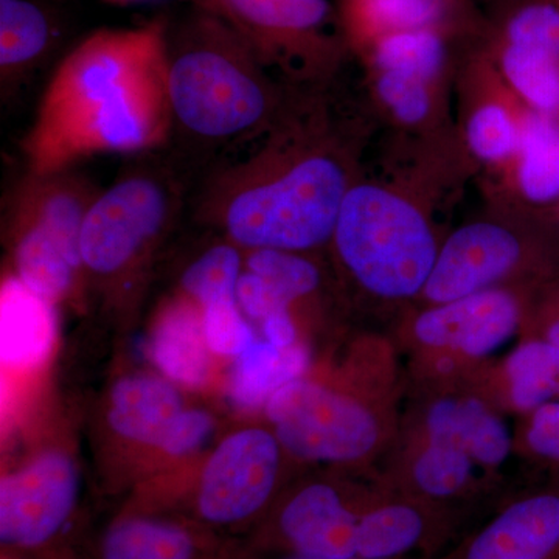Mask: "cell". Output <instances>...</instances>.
<instances>
[{
    "label": "cell",
    "instance_id": "obj_4",
    "mask_svg": "<svg viewBox=\"0 0 559 559\" xmlns=\"http://www.w3.org/2000/svg\"><path fill=\"white\" fill-rule=\"evenodd\" d=\"M331 240L359 285L384 299L423 293L440 250L421 210L374 183L352 186Z\"/></svg>",
    "mask_w": 559,
    "mask_h": 559
},
{
    "label": "cell",
    "instance_id": "obj_22",
    "mask_svg": "<svg viewBox=\"0 0 559 559\" xmlns=\"http://www.w3.org/2000/svg\"><path fill=\"white\" fill-rule=\"evenodd\" d=\"M308 362L310 356L304 345L282 349L271 342L255 341L235 362L230 399L242 409H255L283 385L300 380Z\"/></svg>",
    "mask_w": 559,
    "mask_h": 559
},
{
    "label": "cell",
    "instance_id": "obj_19",
    "mask_svg": "<svg viewBox=\"0 0 559 559\" xmlns=\"http://www.w3.org/2000/svg\"><path fill=\"white\" fill-rule=\"evenodd\" d=\"M429 441L463 448L485 466H499L511 451L506 423L476 399H444L430 407L426 419Z\"/></svg>",
    "mask_w": 559,
    "mask_h": 559
},
{
    "label": "cell",
    "instance_id": "obj_9",
    "mask_svg": "<svg viewBox=\"0 0 559 559\" xmlns=\"http://www.w3.org/2000/svg\"><path fill=\"white\" fill-rule=\"evenodd\" d=\"M278 463V441L266 430H241L224 440L202 476V520L226 525L255 516L271 498Z\"/></svg>",
    "mask_w": 559,
    "mask_h": 559
},
{
    "label": "cell",
    "instance_id": "obj_33",
    "mask_svg": "<svg viewBox=\"0 0 559 559\" xmlns=\"http://www.w3.org/2000/svg\"><path fill=\"white\" fill-rule=\"evenodd\" d=\"M377 92L381 102L403 123L418 124L428 119L432 108L428 81L406 73L380 70L377 72Z\"/></svg>",
    "mask_w": 559,
    "mask_h": 559
},
{
    "label": "cell",
    "instance_id": "obj_41",
    "mask_svg": "<svg viewBox=\"0 0 559 559\" xmlns=\"http://www.w3.org/2000/svg\"><path fill=\"white\" fill-rule=\"evenodd\" d=\"M286 559H310V558H296V557H289V558H286Z\"/></svg>",
    "mask_w": 559,
    "mask_h": 559
},
{
    "label": "cell",
    "instance_id": "obj_12",
    "mask_svg": "<svg viewBox=\"0 0 559 559\" xmlns=\"http://www.w3.org/2000/svg\"><path fill=\"white\" fill-rule=\"evenodd\" d=\"M521 308L506 289L489 288L421 312L414 334L426 347L481 358L502 347L520 326Z\"/></svg>",
    "mask_w": 559,
    "mask_h": 559
},
{
    "label": "cell",
    "instance_id": "obj_3",
    "mask_svg": "<svg viewBox=\"0 0 559 559\" xmlns=\"http://www.w3.org/2000/svg\"><path fill=\"white\" fill-rule=\"evenodd\" d=\"M168 94L173 132L202 146L238 145L280 112L266 66L226 21L200 7L168 24Z\"/></svg>",
    "mask_w": 559,
    "mask_h": 559
},
{
    "label": "cell",
    "instance_id": "obj_17",
    "mask_svg": "<svg viewBox=\"0 0 559 559\" xmlns=\"http://www.w3.org/2000/svg\"><path fill=\"white\" fill-rule=\"evenodd\" d=\"M455 9L457 0H340L337 14L347 44L366 51L393 33L448 31Z\"/></svg>",
    "mask_w": 559,
    "mask_h": 559
},
{
    "label": "cell",
    "instance_id": "obj_24",
    "mask_svg": "<svg viewBox=\"0 0 559 559\" xmlns=\"http://www.w3.org/2000/svg\"><path fill=\"white\" fill-rule=\"evenodd\" d=\"M518 186L528 201L547 204L559 198V124L532 112L521 121Z\"/></svg>",
    "mask_w": 559,
    "mask_h": 559
},
{
    "label": "cell",
    "instance_id": "obj_35",
    "mask_svg": "<svg viewBox=\"0 0 559 559\" xmlns=\"http://www.w3.org/2000/svg\"><path fill=\"white\" fill-rule=\"evenodd\" d=\"M525 443L533 455L559 466V401L544 404L532 412Z\"/></svg>",
    "mask_w": 559,
    "mask_h": 559
},
{
    "label": "cell",
    "instance_id": "obj_26",
    "mask_svg": "<svg viewBox=\"0 0 559 559\" xmlns=\"http://www.w3.org/2000/svg\"><path fill=\"white\" fill-rule=\"evenodd\" d=\"M447 32L443 28H421L393 33L378 39L366 53H369L377 72L406 73L433 83L447 62Z\"/></svg>",
    "mask_w": 559,
    "mask_h": 559
},
{
    "label": "cell",
    "instance_id": "obj_37",
    "mask_svg": "<svg viewBox=\"0 0 559 559\" xmlns=\"http://www.w3.org/2000/svg\"><path fill=\"white\" fill-rule=\"evenodd\" d=\"M263 330L266 341L277 348H289L296 344V325L289 308L272 312L263 320Z\"/></svg>",
    "mask_w": 559,
    "mask_h": 559
},
{
    "label": "cell",
    "instance_id": "obj_25",
    "mask_svg": "<svg viewBox=\"0 0 559 559\" xmlns=\"http://www.w3.org/2000/svg\"><path fill=\"white\" fill-rule=\"evenodd\" d=\"M500 73L530 108L544 116L559 112V58L530 47L496 43Z\"/></svg>",
    "mask_w": 559,
    "mask_h": 559
},
{
    "label": "cell",
    "instance_id": "obj_40",
    "mask_svg": "<svg viewBox=\"0 0 559 559\" xmlns=\"http://www.w3.org/2000/svg\"><path fill=\"white\" fill-rule=\"evenodd\" d=\"M452 369H454V362L451 359H441L439 364L440 373H450Z\"/></svg>",
    "mask_w": 559,
    "mask_h": 559
},
{
    "label": "cell",
    "instance_id": "obj_13",
    "mask_svg": "<svg viewBox=\"0 0 559 559\" xmlns=\"http://www.w3.org/2000/svg\"><path fill=\"white\" fill-rule=\"evenodd\" d=\"M362 509L349 506L330 485H310L282 507L275 533L290 557L358 559Z\"/></svg>",
    "mask_w": 559,
    "mask_h": 559
},
{
    "label": "cell",
    "instance_id": "obj_11",
    "mask_svg": "<svg viewBox=\"0 0 559 559\" xmlns=\"http://www.w3.org/2000/svg\"><path fill=\"white\" fill-rule=\"evenodd\" d=\"M521 259L520 238L509 227L489 221L466 224L439 250L423 296L433 305L473 296L506 278Z\"/></svg>",
    "mask_w": 559,
    "mask_h": 559
},
{
    "label": "cell",
    "instance_id": "obj_20",
    "mask_svg": "<svg viewBox=\"0 0 559 559\" xmlns=\"http://www.w3.org/2000/svg\"><path fill=\"white\" fill-rule=\"evenodd\" d=\"M182 412V400L168 382L130 377L112 390L109 421L124 439L160 448Z\"/></svg>",
    "mask_w": 559,
    "mask_h": 559
},
{
    "label": "cell",
    "instance_id": "obj_1",
    "mask_svg": "<svg viewBox=\"0 0 559 559\" xmlns=\"http://www.w3.org/2000/svg\"><path fill=\"white\" fill-rule=\"evenodd\" d=\"M173 135L168 22L102 28L55 69L22 153L35 175L69 171L98 154L159 148Z\"/></svg>",
    "mask_w": 559,
    "mask_h": 559
},
{
    "label": "cell",
    "instance_id": "obj_7",
    "mask_svg": "<svg viewBox=\"0 0 559 559\" xmlns=\"http://www.w3.org/2000/svg\"><path fill=\"white\" fill-rule=\"evenodd\" d=\"M180 186L168 173L138 168L100 191L81 231L83 266L94 274L123 272L168 229L180 210Z\"/></svg>",
    "mask_w": 559,
    "mask_h": 559
},
{
    "label": "cell",
    "instance_id": "obj_39",
    "mask_svg": "<svg viewBox=\"0 0 559 559\" xmlns=\"http://www.w3.org/2000/svg\"><path fill=\"white\" fill-rule=\"evenodd\" d=\"M103 2L114 7H128L134 5V3L148 2V0H103ZM190 2L193 3V5H198L202 0H190Z\"/></svg>",
    "mask_w": 559,
    "mask_h": 559
},
{
    "label": "cell",
    "instance_id": "obj_21",
    "mask_svg": "<svg viewBox=\"0 0 559 559\" xmlns=\"http://www.w3.org/2000/svg\"><path fill=\"white\" fill-rule=\"evenodd\" d=\"M207 340L201 307L189 299L168 305L151 337L154 362L171 380L200 388L209 373Z\"/></svg>",
    "mask_w": 559,
    "mask_h": 559
},
{
    "label": "cell",
    "instance_id": "obj_32",
    "mask_svg": "<svg viewBox=\"0 0 559 559\" xmlns=\"http://www.w3.org/2000/svg\"><path fill=\"white\" fill-rule=\"evenodd\" d=\"M499 43L547 51L559 58V3L528 0L503 17Z\"/></svg>",
    "mask_w": 559,
    "mask_h": 559
},
{
    "label": "cell",
    "instance_id": "obj_27",
    "mask_svg": "<svg viewBox=\"0 0 559 559\" xmlns=\"http://www.w3.org/2000/svg\"><path fill=\"white\" fill-rule=\"evenodd\" d=\"M507 377L514 407L535 412L559 401V347L549 341H530L511 353Z\"/></svg>",
    "mask_w": 559,
    "mask_h": 559
},
{
    "label": "cell",
    "instance_id": "obj_18",
    "mask_svg": "<svg viewBox=\"0 0 559 559\" xmlns=\"http://www.w3.org/2000/svg\"><path fill=\"white\" fill-rule=\"evenodd\" d=\"M57 336L51 301L10 277L0 296V355L17 369L38 366L49 355Z\"/></svg>",
    "mask_w": 559,
    "mask_h": 559
},
{
    "label": "cell",
    "instance_id": "obj_29",
    "mask_svg": "<svg viewBox=\"0 0 559 559\" xmlns=\"http://www.w3.org/2000/svg\"><path fill=\"white\" fill-rule=\"evenodd\" d=\"M473 457L454 443L429 441L414 465V484L421 496L433 500L452 499L468 487Z\"/></svg>",
    "mask_w": 559,
    "mask_h": 559
},
{
    "label": "cell",
    "instance_id": "obj_28",
    "mask_svg": "<svg viewBox=\"0 0 559 559\" xmlns=\"http://www.w3.org/2000/svg\"><path fill=\"white\" fill-rule=\"evenodd\" d=\"M242 272L240 248L224 242L209 249L183 274L182 289L189 300L205 308L215 301L237 299L238 280Z\"/></svg>",
    "mask_w": 559,
    "mask_h": 559
},
{
    "label": "cell",
    "instance_id": "obj_23",
    "mask_svg": "<svg viewBox=\"0 0 559 559\" xmlns=\"http://www.w3.org/2000/svg\"><path fill=\"white\" fill-rule=\"evenodd\" d=\"M103 559H212L189 528L150 518H124L103 540Z\"/></svg>",
    "mask_w": 559,
    "mask_h": 559
},
{
    "label": "cell",
    "instance_id": "obj_36",
    "mask_svg": "<svg viewBox=\"0 0 559 559\" xmlns=\"http://www.w3.org/2000/svg\"><path fill=\"white\" fill-rule=\"evenodd\" d=\"M213 421L207 414L200 411L182 412L168 436L165 437L160 450L173 455H183L197 450L212 432Z\"/></svg>",
    "mask_w": 559,
    "mask_h": 559
},
{
    "label": "cell",
    "instance_id": "obj_31",
    "mask_svg": "<svg viewBox=\"0 0 559 559\" xmlns=\"http://www.w3.org/2000/svg\"><path fill=\"white\" fill-rule=\"evenodd\" d=\"M466 140L477 159L489 164L509 160L520 150L521 121L502 103H484L471 112Z\"/></svg>",
    "mask_w": 559,
    "mask_h": 559
},
{
    "label": "cell",
    "instance_id": "obj_16",
    "mask_svg": "<svg viewBox=\"0 0 559 559\" xmlns=\"http://www.w3.org/2000/svg\"><path fill=\"white\" fill-rule=\"evenodd\" d=\"M57 17L40 0H0V84L16 90L57 49Z\"/></svg>",
    "mask_w": 559,
    "mask_h": 559
},
{
    "label": "cell",
    "instance_id": "obj_34",
    "mask_svg": "<svg viewBox=\"0 0 559 559\" xmlns=\"http://www.w3.org/2000/svg\"><path fill=\"white\" fill-rule=\"evenodd\" d=\"M202 319L209 347L219 355L240 356L255 342L237 299L207 305L202 308Z\"/></svg>",
    "mask_w": 559,
    "mask_h": 559
},
{
    "label": "cell",
    "instance_id": "obj_2",
    "mask_svg": "<svg viewBox=\"0 0 559 559\" xmlns=\"http://www.w3.org/2000/svg\"><path fill=\"white\" fill-rule=\"evenodd\" d=\"M255 148L223 162L198 194V215L241 249L305 252L333 238L352 179L344 154L277 114Z\"/></svg>",
    "mask_w": 559,
    "mask_h": 559
},
{
    "label": "cell",
    "instance_id": "obj_30",
    "mask_svg": "<svg viewBox=\"0 0 559 559\" xmlns=\"http://www.w3.org/2000/svg\"><path fill=\"white\" fill-rule=\"evenodd\" d=\"M246 270L260 275L286 305L310 296L320 285L318 266L289 250H249Z\"/></svg>",
    "mask_w": 559,
    "mask_h": 559
},
{
    "label": "cell",
    "instance_id": "obj_15",
    "mask_svg": "<svg viewBox=\"0 0 559 559\" xmlns=\"http://www.w3.org/2000/svg\"><path fill=\"white\" fill-rule=\"evenodd\" d=\"M443 516L418 499L381 500L364 507L358 527V559H409L443 535Z\"/></svg>",
    "mask_w": 559,
    "mask_h": 559
},
{
    "label": "cell",
    "instance_id": "obj_10",
    "mask_svg": "<svg viewBox=\"0 0 559 559\" xmlns=\"http://www.w3.org/2000/svg\"><path fill=\"white\" fill-rule=\"evenodd\" d=\"M79 474L68 455L47 452L0 485V538L21 549L43 546L69 520Z\"/></svg>",
    "mask_w": 559,
    "mask_h": 559
},
{
    "label": "cell",
    "instance_id": "obj_14",
    "mask_svg": "<svg viewBox=\"0 0 559 559\" xmlns=\"http://www.w3.org/2000/svg\"><path fill=\"white\" fill-rule=\"evenodd\" d=\"M444 559H559V481L511 502Z\"/></svg>",
    "mask_w": 559,
    "mask_h": 559
},
{
    "label": "cell",
    "instance_id": "obj_5",
    "mask_svg": "<svg viewBox=\"0 0 559 559\" xmlns=\"http://www.w3.org/2000/svg\"><path fill=\"white\" fill-rule=\"evenodd\" d=\"M92 193L68 176L22 179L10 198L16 277L43 299L64 297L83 266L81 231Z\"/></svg>",
    "mask_w": 559,
    "mask_h": 559
},
{
    "label": "cell",
    "instance_id": "obj_8",
    "mask_svg": "<svg viewBox=\"0 0 559 559\" xmlns=\"http://www.w3.org/2000/svg\"><path fill=\"white\" fill-rule=\"evenodd\" d=\"M266 412L280 443L305 460L353 462L366 457L380 439L377 419L366 407L304 380L277 390Z\"/></svg>",
    "mask_w": 559,
    "mask_h": 559
},
{
    "label": "cell",
    "instance_id": "obj_6",
    "mask_svg": "<svg viewBox=\"0 0 559 559\" xmlns=\"http://www.w3.org/2000/svg\"><path fill=\"white\" fill-rule=\"evenodd\" d=\"M193 7L226 21L267 69L288 75H319L347 44L330 0H202Z\"/></svg>",
    "mask_w": 559,
    "mask_h": 559
},
{
    "label": "cell",
    "instance_id": "obj_38",
    "mask_svg": "<svg viewBox=\"0 0 559 559\" xmlns=\"http://www.w3.org/2000/svg\"><path fill=\"white\" fill-rule=\"evenodd\" d=\"M546 341L559 347V318L551 320L549 325H547Z\"/></svg>",
    "mask_w": 559,
    "mask_h": 559
}]
</instances>
